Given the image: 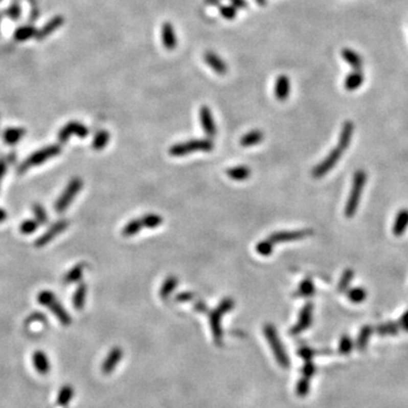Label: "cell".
I'll return each mask as SVG.
<instances>
[{
    "label": "cell",
    "mask_w": 408,
    "mask_h": 408,
    "mask_svg": "<svg viewBox=\"0 0 408 408\" xmlns=\"http://www.w3.org/2000/svg\"><path fill=\"white\" fill-rule=\"evenodd\" d=\"M366 180H368V175H366L364 170L358 169L354 174L352 190H350L348 201L346 203V207H345V216L347 218H352L356 213Z\"/></svg>",
    "instance_id": "6da1fadb"
},
{
    "label": "cell",
    "mask_w": 408,
    "mask_h": 408,
    "mask_svg": "<svg viewBox=\"0 0 408 408\" xmlns=\"http://www.w3.org/2000/svg\"><path fill=\"white\" fill-rule=\"evenodd\" d=\"M38 302L42 306L48 307L49 310L56 315V318L58 319V321L61 324H64V326H70L72 323V318L70 315V313H68L65 310V307L58 302L54 292H51L50 290L41 291L38 295Z\"/></svg>",
    "instance_id": "7a4b0ae2"
},
{
    "label": "cell",
    "mask_w": 408,
    "mask_h": 408,
    "mask_svg": "<svg viewBox=\"0 0 408 408\" xmlns=\"http://www.w3.org/2000/svg\"><path fill=\"white\" fill-rule=\"evenodd\" d=\"M263 330H264L265 338H266V340H268L272 352H274L277 362H278V364L280 366H282V368H288L289 359H288V356H287L284 346H282V343L280 342L278 332H277L276 328L272 326V324H265Z\"/></svg>",
    "instance_id": "3957f363"
},
{
    "label": "cell",
    "mask_w": 408,
    "mask_h": 408,
    "mask_svg": "<svg viewBox=\"0 0 408 408\" xmlns=\"http://www.w3.org/2000/svg\"><path fill=\"white\" fill-rule=\"evenodd\" d=\"M60 151H61V148L57 144L49 145V146H47V148L36 151V152L31 154L29 158L18 167V171L24 172L28 169L33 168V167H38L40 165H42L43 162L48 161L51 158H54V156L58 155L60 153Z\"/></svg>",
    "instance_id": "277c9868"
},
{
    "label": "cell",
    "mask_w": 408,
    "mask_h": 408,
    "mask_svg": "<svg viewBox=\"0 0 408 408\" xmlns=\"http://www.w3.org/2000/svg\"><path fill=\"white\" fill-rule=\"evenodd\" d=\"M235 305L232 298H224V300L219 304V306L210 312V323L213 333V338L216 344L220 345L222 340V330H221V316L226 314L229 311L233 310Z\"/></svg>",
    "instance_id": "5b68a950"
},
{
    "label": "cell",
    "mask_w": 408,
    "mask_h": 408,
    "mask_svg": "<svg viewBox=\"0 0 408 408\" xmlns=\"http://www.w3.org/2000/svg\"><path fill=\"white\" fill-rule=\"evenodd\" d=\"M213 143L210 140H191L187 142L177 143L169 149V154L172 156H184L196 151H212Z\"/></svg>",
    "instance_id": "8992f818"
},
{
    "label": "cell",
    "mask_w": 408,
    "mask_h": 408,
    "mask_svg": "<svg viewBox=\"0 0 408 408\" xmlns=\"http://www.w3.org/2000/svg\"><path fill=\"white\" fill-rule=\"evenodd\" d=\"M82 187H83L82 179L77 178V177L71 179V182L68 183L67 187L65 188V191L62 192V194L59 196V198L57 200L55 204L56 211L58 213H62L64 211H66V209L70 207V204L73 202V200H74Z\"/></svg>",
    "instance_id": "52a82bcc"
},
{
    "label": "cell",
    "mask_w": 408,
    "mask_h": 408,
    "mask_svg": "<svg viewBox=\"0 0 408 408\" xmlns=\"http://www.w3.org/2000/svg\"><path fill=\"white\" fill-rule=\"evenodd\" d=\"M342 153H343V150L340 149L339 146L331 150L330 153H329L326 158H324L320 162V164H319L315 168L313 169V171H312L313 177H314V178H321V177L326 176L328 172L338 164L339 159L342 158Z\"/></svg>",
    "instance_id": "ba28073f"
},
{
    "label": "cell",
    "mask_w": 408,
    "mask_h": 408,
    "mask_svg": "<svg viewBox=\"0 0 408 408\" xmlns=\"http://www.w3.org/2000/svg\"><path fill=\"white\" fill-rule=\"evenodd\" d=\"M312 234H313V230H311V229L282 230V232L271 234L268 239L275 245L277 243H285V242H292V240L304 239L308 236H311Z\"/></svg>",
    "instance_id": "9c48e42d"
},
{
    "label": "cell",
    "mask_w": 408,
    "mask_h": 408,
    "mask_svg": "<svg viewBox=\"0 0 408 408\" xmlns=\"http://www.w3.org/2000/svg\"><path fill=\"white\" fill-rule=\"evenodd\" d=\"M73 135H76L80 139H85L88 135V129L85 125H83L81 123L70 122L59 130L58 139L61 143H65L72 138Z\"/></svg>",
    "instance_id": "30bf717a"
},
{
    "label": "cell",
    "mask_w": 408,
    "mask_h": 408,
    "mask_svg": "<svg viewBox=\"0 0 408 408\" xmlns=\"http://www.w3.org/2000/svg\"><path fill=\"white\" fill-rule=\"evenodd\" d=\"M68 227V221L66 220H60L58 222H56L52 224V226L47 230L44 234H42V236H40L38 239L35 240V247H43L47 244H49L52 239H55L60 233L64 232Z\"/></svg>",
    "instance_id": "8fae6325"
},
{
    "label": "cell",
    "mask_w": 408,
    "mask_h": 408,
    "mask_svg": "<svg viewBox=\"0 0 408 408\" xmlns=\"http://www.w3.org/2000/svg\"><path fill=\"white\" fill-rule=\"evenodd\" d=\"M312 318H313V304L312 303H307V304L302 308L298 322L291 328L290 333L298 334L306 330L307 328H310L312 323Z\"/></svg>",
    "instance_id": "7c38bea8"
},
{
    "label": "cell",
    "mask_w": 408,
    "mask_h": 408,
    "mask_svg": "<svg viewBox=\"0 0 408 408\" xmlns=\"http://www.w3.org/2000/svg\"><path fill=\"white\" fill-rule=\"evenodd\" d=\"M65 23V18L61 16V15H57V16L52 17L48 23L43 25V28H41L40 30L36 31L35 39L36 40H44L46 38H48L50 34L56 32L60 26Z\"/></svg>",
    "instance_id": "4fadbf2b"
},
{
    "label": "cell",
    "mask_w": 408,
    "mask_h": 408,
    "mask_svg": "<svg viewBox=\"0 0 408 408\" xmlns=\"http://www.w3.org/2000/svg\"><path fill=\"white\" fill-rule=\"evenodd\" d=\"M123 349L120 347H114L110 352L108 353L106 359L103 360L102 364V372L104 374H110L112 371L116 369V366L119 364L120 360L123 358Z\"/></svg>",
    "instance_id": "5bb4252c"
},
{
    "label": "cell",
    "mask_w": 408,
    "mask_h": 408,
    "mask_svg": "<svg viewBox=\"0 0 408 408\" xmlns=\"http://www.w3.org/2000/svg\"><path fill=\"white\" fill-rule=\"evenodd\" d=\"M200 120H201L203 130L206 132V134L208 136H210V138H213V136L217 134V127H216V124H214L213 116H212L210 108L207 106H203L200 109Z\"/></svg>",
    "instance_id": "9a60e30c"
},
{
    "label": "cell",
    "mask_w": 408,
    "mask_h": 408,
    "mask_svg": "<svg viewBox=\"0 0 408 408\" xmlns=\"http://www.w3.org/2000/svg\"><path fill=\"white\" fill-rule=\"evenodd\" d=\"M161 40L165 48L168 50H174L177 47V36L174 25L166 22L161 26Z\"/></svg>",
    "instance_id": "2e32d148"
},
{
    "label": "cell",
    "mask_w": 408,
    "mask_h": 408,
    "mask_svg": "<svg viewBox=\"0 0 408 408\" xmlns=\"http://www.w3.org/2000/svg\"><path fill=\"white\" fill-rule=\"evenodd\" d=\"M204 60H206L208 66H210L218 75H224L228 72L227 64L223 61V59H221L220 57L216 54V52L207 51L206 54H204Z\"/></svg>",
    "instance_id": "e0dca14e"
},
{
    "label": "cell",
    "mask_w": 408,
    "mask_h": 408,
    "mask_svg": "<svg viewBox=\"0 0 408 408\" xmlns=\"http://www.w3.org/2000/svg\"><path fill=\"white\" fill-rule=\"evenodd\" d=\"M290 93V81L288 76L280 75L276 81L275 96L279 101H285Z\"/></svg>",
    "instance_id": "ac0fdd59"
},
{
    "label": "cell",
    "mask_w": 408,
    "mask_h": 408,
    "mask_svg": "<svg viewBox=\"0 0 408 408\" xmlns=\"http://www.w3.org/2000/svg\"><path fill=\"white\" fill-rule=\"evenodd\" d=\"M32 362L34 365V369L38 371V373L46 375L49 373L50 371V362L49 358L47 356V354L43 350H35L32 356Z\"/></svg>",
    "instance_id": "d6986e66"
},
{
    "label": "cell",
    "mask_w": 408,
    "mask_h": 408,
    "mask_svg": "<svg viewBox=\"0 0 408 408\" xmlns=\"http://www.w3.org/2000/svg\"><path fill=\"white\" fill-rule=\"evenodd\" d=\"M408 228V209H402L397 213L396 219L394 221V227H392V233L397 237L401 236Z\"/></svg>",
    "instance_id": "ffe728a7"
},
{
    "label": "cell",
    "mask_w": 408,
    "mask_h": 408,
    "mask_svg": "<svg viewBox=\"0 0 408 408\" xmlns=\"http://www.w3.org/2000/svg\"><path fill=\"white\" fill-rule=\"evenodd\" d=\"M354 129H355V126L352 122H349L348 120V122L344 123L342 132H340V135H339V141H338V146L343 151L347 150V148L349 146L350 141H352Z\"/></svg>",
    "instance_id": "44dd1931"
},
{
    "label": "cell",
    "mask_w": 408,
    "mask_h": 408,
    "mask_svg": "<svg viewBox=\"0 0 408 408\" xmlns=\"http://www.w3.org/2000/svg\"><path fill=\"white\" fill-rule=\"evenodd\" d=\"M342 57L344 60H346L348 62V65L350 67L354 68V70H360L363 66V58L353 49H349V48L343 49Z\"/></svg>",
    "instance_id": "7402d4cb"
},
{
    "label": "cell",
    "mask_w": 408,
    "mask_h": 408,
    "mask_svg": "<svg viewBox=\"0 0 408 408\" xmlns=\"http://www.w3.org/2000/svg\"><path fill=\"white\" fill-rule=\"evenodd\" d=\"M36 35V29L33 25H22L15 30L14 32V39L17 42H24L32 38H35Z\"/></svg>",
    "instance_id": "603a6c76"
},
{
    "label": "cell",
    "mask_w": 408,
    "mask_h": 408,
    "mask_svg": "<svg viewBox=\"0 0 408 408\" xmlns=\"http://www.w3.org/2000/svg\"><path fill=\"white\" fill-rule=\"evenodd\" d=\"M364 82V74L360 70H354L353 73L346 77L345 80V87L348 91H355L363 84Z\"/></svg>",
    "instance_id": "cb8c5ba5"
},
{
    "label": "cell",
    "mask_w": 408,
    "mask_h": 408,
    "mask_svg": "<svg viewBox=\"0 0 408 408\" xmlns=\"http://www.w3.org/2000/svg\"><path fill=\"white\" fill-rule=\"evenodd\" d=\"M264 139V134L259 129L251 130L247 134H245L242 139H240V145L244 148H248V146H254L262 142Z\"/></svg>",
    "instance_id": "d4e9b609"
},
{
    "label": "cell",
    "mask_w": 408,
    "mask_h": 408,
    "mask_svg": "<svg viewBox=\"0 0 408 408\" xmlns=\"http://www.w3.org/2000/svg\"><path fill=\"white\" fill-rule=\"evenodd\" d=\"M86 292H87L86 285L81 284L77 287V289L75 290L74 295H73V305H74V307L77 311H82L83 307H84L85 300H86Z\"/></svg>",
    "instance_id": "484cf974"
},
{
    "label": "cell",
    "mask_w": 408,
    "mask_h": 408,
    "mask_svg": "<svg viewBox=\"0 0 408 408\" xmlns=\"http://www.w3.org/2000/svg\"><path fill=\"white\" fill-rule=\"evenodd\" d=\"M227 175L234 180H246L251 176V169L247 166H237L233 167L227 170Z\"/></svg>",
    "instance_id": "4316f807"
},
{
    "label": "cell",
    "mask_w": 408,
    "mask_h": 408,
    "mask_svg": "<svg viewBox=\"0 0 408 408\" xmlns=\"http://www.w3.org/2000/svg\"><path fill=\"white\" fill-rule=\"evenodd\" d=\"M25 134V129L20 127H12L6 129V132L4 133V140L5 142L9 145H14L18 143Z\"/></svg>",
    "instance_id": "83f0119b"
},
{
    "label": "cell",
    "mask_w": 408,
    "mask_h": 408,
    "mask_svg": "<svg viewBox=\"0 0 408 408\" xmlns=\"http://www.w3.org/2000/svg\"><path fill=\"white\" fill-rule=\"evenodd\" d=\"M84 269H85V263H78L77 265L74 266V268H72L65 276L64 278L65 284L67 285L73 284V282L81 280L83 274H84Z\"/></svg>",
    "instance_id": "f1b7e54d"
},
{
    "label": "cell",
    "mask_w": 408,
    "mask_h": 408,
    "mask_svg": "<svg viewBox=\"0 0 408 408\" xmlns=\"http://www.w3.org/2000/svg\"><path fill=\"white\" fill-rule=\"evenodd\" d=\"M73 397H74V388L72 386L66 384L64 387H61V389L57 397V404L59 406L65 407L70 404Z\"/></svg>",
    "instance_id": "f546056e"
},
{
    "label": "cell",
    "mask_w": 408,
    "mask_h": 408,
    "mask_svg": "<svg viewBox=\"0 0 408 408\" xmlns=\"http://www.w3.org/2000/svg\"><path fill=\"white\" fill-rule=\"evenodd\" d=\"M109 140H110V134H109L107 130H104V129L99 130L93 139L92 148L97 151L103 150L107 146Z\"/></svg>",
    "instance_id": "4dcf8cb0"
},
{
    "label": "cell",
    "mask_w": 408,
    "mask_h": 408,
    "mask_svg": "<svg viewBox=\"0 0 408 408\" xmlns=\"http://www.w3.org/2000/svg\"><path fill=\"white\" fill-rule=\"evenodd\" d=\"M177 285H178V279H177L176 277H174V276L168 277V278L164 281V284H162V286H161L160 296L162 298H167L172 291L176 289Z\"/></svg>",
    "instance_id": "1f68e13d"
},
{
    "label": "cell",
    "mask_w": 408,
    "mask_h": 408,
    "mask_svg": "<svg viewBox=\"0 0 408 408\" xmlns=\"http://www.w3.org/2000/svg\"><path fill=\"white\" fill-rule=\"evenodd\" d=\"M144 228L143 222L141 219H134V220L129 221L126 226L123 229V235L125 237H132L134 235L141 232V229Z\"/></svg>",
    "instance_id": "d6a6232c"
},
{
    "label": "cell",
    "mask_w": 408,
    "mask_h": 408,
    "mask_svg": "<svg viewBox=\"0 0 408 408\" xmlns=\"http://www.w3.org/2000/svg\"><path fill=\"white\" fill-rule=\"evenodd\" d=\"M314 292H315V286L313 284L312 279L306 278L301 282L300 288H298L296 295L301 297H310L312 295H314Z\"/></svg>",
    "instance_id": "836d02e7"
},
{
    "label": "cell",
    "mask_w": 408,
    "mask_h": 408,
    "mask_svg": "<svg viewBox=\"0 0 408 408\" xmlns=\"http://www.w3.org/2000/svg\"><path fill=\"white\" fill-rule=\"evenodd\" d=\"M347 296L350 302L355 303V304H359V303H363L365 301L366 296H368V292H366L365 288H362V287H355V288L348 290Z\"/></svg>",
    "instance_id": "e575fe53"
},
{
    "label": "cell",
    "mask_w": 408,
    "mask_h": 408,
    "mask_svg": "<svg viewBox=\"0 0 408 408\" xmlns=\"http://www.w3.org/2000/svg\"><path fill=\"white\" fill-rule=\"evenodd\" d=\"M141 220L143 222L144 228H150V229H154L156 227H159L160 224L164 222V219H162L159 214H154V213L146 214V216L141 218Z\"/></svg>",
    "instance_id": "d590c367"
},
{
    "label": "cell",
    "mask_w": 408,
    "mask_h": 408,
    "mask_svg": "<svg viewBox=\"0 0 408 408\" xmlns=\"http://www.w3.org/2000/svg\"><path fill=\"white\" fill-rule=\"evenodd\" d=\"M354 278V271L352 269H346L344 271V274L342 276V278L339 280L338 284V291L344 292L348 288V286L350 284V281Z\"/></svg>",
    "instance_id": "8d00e7d4"
},
{
    "label": "cell",
    "mask_w": 408,
    "mask_h": 408,
    "mask_svg": "<svg viewBox=\"0 0 408 408\" xmlns=\"http://www.w3.org/2000/svg\"><path fill=\"white\" fill-rule=\"evenodd\" d=\"M33 213L35 220L38 221L39 224H46L48 222V213H47L46 209L41 204H34Z\"/></svg>",
    "instance_id": "74e56055"
},
{
    "label": "cell",
    "mask_w": 408,
    "mask_h": 408,
    "mask_svg": "<svg viewBox=\"0 0 408 408\" xmlns=\"http://www.w3.org/2000/svg\"><path fill=\"white\" fill-rule=\"evenodd\" d=\"M272 251H274V244H272L269 239L261 240L260 243L256 245V252L262 256H269Z\"/></svg>",
    "instance_id": "f35d334b"
},
{
    "label": "cell",
    "mask_w": 408,
    "mask_h": 408,
    "mask_svg": "<svg viewBox=\"0 0 408 408\" xmlns=\"http://www.w3.org/2000/svg\"><path fill=\"white\" fill-rule=\"evenodd\" d=\"M219 13H220V15L223 18L233 20L235 17L237 16V8H235L233 5L232 6L222 5V6L219 7Z\"/></svg>",
    "instance_id": "ab89813d"
},
{
    "label": "cell",
    "mask_w": 408,
    "mask_h": 408,
    "mask_svg": "<svg viewBox=\"0 0 408 408\" xmlns=\"http://www.w3.org/2000/svg\"><path fill=\"white\" fill-rule=\"evenodd\" d=\"M39 227V223L38 221L32 220V219H29V220H25L22 224H20V233L24 234V235H30L34 233L36 229Z\"/></svg>",
    "instance_id": "60d3db41"
},
{
    "label": "cell",
    "mask_w": 408,
    "mask_h": 408,
    "mask_svg": "<svg viewBox=\"0 0 408 408\" xmlns=\"http://www.w3.org/2000/svg\"><path fill=\"white\" fill-rule=\"evenodd\" d=\"M20 13H22V10H20L18 0H14V3L8 7L6 14L9 16V18H12L13 20H17L20 16Z\"/></svg>",
    "instance_id": "b9f144b4"
},
{
    "label": "cell",
    "mask_w": 408,
    "mask_h": 408,
    "mask_svg": "<svg viewBox=\"0 0 408 408\" xmlns=\"http://www.w3.org/2000/svg\"><path fill=\"white\" fill-rule=\"evenodd\" d=\"M370 333H371V328L370 327H365L363 330L360 331V334H359V337H358V345H359L360 347L364 346V345L366 344V340L369 339Z\"/></svg>",
    "instance_id": "7bdbcfd3"
},
{
    "label": "cell",
    "mask_w": 408,
    "mask_h": 408,
    "mask_svg": "<svg viewBox=\"0 0 408 408\" xmlns=\"http://www.w3.org/2000/svg\"><path fill=\"white\" fill-rule=\"evenodd\" d=\"M397 330H398V327L392 322L386 324V326H382L379 329L381 333H397Z\"/></svg>",
    "instance_id": "ee69618b"
},
{
    "label": "cell",
    "mask_w": 408,
    "mask_h": 408,
    "mask_svg": "<svg viewBox=\"0 0 408 408\" xmlns=\"http://www.w3.org/2000/svg\"><path fill=\"white\" fill-rule=\"evenodd\" d=\"M31 4V20H35L39 17V8L36 0H30Z\"/></svg>",
    "instance_id": "f6af8a7d"
},
{
    "label": "cell",
    "mask_w": 408,
    "mask_h": 408,
    "mask_svg": "<svg viewBox=\"0 0 408 408\" xmlns=\"http://www.w3.org/2000/svg\"><path fill=\"white\" fill-rule=\"evenodd\" d=\"M350 348H352V340L348 337H343L342 342H340V349H342V352L346 353Z\"/></svg>",
    "instance_id": "bcb514c9"
},
{
    "label": "cell",
    "mask_w": 408,
    "mask_h": 408,
    "mask_svg": "<svg viewBox=\"0 0 408 408\" xmlns=\"http://www.w3.org/2000/svg\"><path fill=\"white\" fill-rule=\"evenodd\" d=\"M193 298H194V294H192V292H190V291H185L177 296L176 301L177 302H190L193 300Z\"/></svg>",
    "instance_id": "7dc6e473"
},
{
    "label": "cell",
    "mask_w": 408,
    "mask_h": 408,
    "mask_svg": "<svg viewBox=\"0 0 408 408\" xmlns=\"http://www.w3.org/2000/svg\"><path fill=\"white\" fill-rule=\"evenodd\" d=\"M307 384H308L307 380H302L301 382L298 383V386H297V394L301 395V396H304L307 392V389H308Z\"/></svg>",
    "instance_id": "c3c4849f"
},
{
    "label": "cell",
    "mask_w": 408,
    "mask_h": 408,
    "mask_svg": "<svg viewBox=\"0 0 408 408\" xmlns=\"http://www.w3.org/2000/svg\"><path fill=\"white\" fill-rule=\"evenodd\" d=\"M233 4V6L237 9H244L248 6L246 0H230Z\"/></svg>",
    "instance_id": "681fc988"
},
{
    "label": "cell",
    "mask_w": 408,
    "mask_h": 408,
    "mask_svg": "<svg viewBox=\"0 0 408 408\" xmlns=\"http://www.w3.org/2000/svg\"><path fill=\"white\" fill-rule=\"evenodd\" d=\"M7 170V162L5 159H0V184H2V180L4 178L5 174H6Z\"/></svg>",
    "instance_id": "f907efd6"
},
{
    "label": "cell",
    "mask_w": 408,
    "mask_h": 408,
    "mask_svg": "<svg viewBox=\"0 0 408 408\" xmlns=\"http://www.w3.org/2000/svg\"><path fill=\"white\" fill-rule=\"evenodd\" d=\"M400 326L404 330L408 331V311L400 319Z\"/></svg>",
    "instance_id": "816d5d0a"
},
{
    "label": "cell",
    "mask_w": 408,
    "mask_h": 408,
    "mask_svg": "<svg viewBox=\"0 0 408 408\" xmlns=\"http://www.w3.org/2000/svg\"><path fill=\"white\" fill-rule=\"evenodd\" d=\"M194 308H195L196 311H198V312H207V305L204 304V303H203L202 301L196 302V304H195Z\"/></svg>",
    "instance_id": "f5cc1de1"
},
{
    "label": "cell",
    "mask_w": 408,
    "mask_h": 408,
    "mask_svg": "<svg viewBox=\"0 0 408 408\" xmlns=\"http://www.w3.org/2000/svg\"><path fill=\"white\" fill-rule=\"evenodd\" d=\"M221 2L222 0H204V3L209 5V6H217V5H219Z\"/></svg>",
    "instance_id": "db71d44e"
},
{
    "label": "cell",
    "mask_w": 408,
    "mask_h": 408,
    "mask_svg": "<svg viewBox=\"0 0 408 408\" xmlns=\"http://www.w3.org/2000/svg\"><path fill=\"white\" fill-rule=\"evenodd\" d=\"M6 218H7V213H6V211H5L3 208H0V223L6 220Z\"/></svg>",
    "instance_id": "11a10c76"
},
{
    "label": "cell",
    "mask_w": 408,
    "mask_h": 408,
    "mask_svg": "<svg viewBox=\"0 0 408 408\" xmlns=\"http://www.w3.org/2000/svg\"><path fill=\"white\" fill-rule=\"evenodd\" d=\"M255 3L260 5V6H265L266 5V0H255Z\"/></svg>",
    "instance_id": "9f6ffc18"
},
{
    "label": "cell",
    "mask_w": 408,
    "mask_h": 408,
    "mask_svg": "<svg viewBox=\"0 0 408 408\" xmlns=\"http://www.w3.org/2000/svg\"><path fill=\"white\" fill-rule=\"evenodd\" d=\"M0 23H2V15H0Z\"/></svg>",
    "instance_id": "6f0895ef"
},
{
    "label": "cell",
    "mask_w": 408,
    "mask_h": 408,
    "mask_svg": "<svg viewBox=\"0 0 408 408\" xmlns=\"http://www.w3.org/2000/svg\"><path fill=\"white\" fill-rule=\"evenodd\" d=\"M0 2H2V0H0Z\"/></svg>",
    "instance_id": "680465c9"
}]
</instances>
